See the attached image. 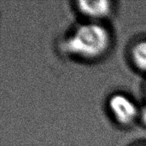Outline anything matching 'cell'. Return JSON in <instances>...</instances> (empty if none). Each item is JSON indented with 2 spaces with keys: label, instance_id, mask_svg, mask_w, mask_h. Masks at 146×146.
<instances>
[{
  "label": "cell",
  "instance_id": "1",
  "mask_svg": "<svg viewBox=\"0 0 146 146\" xmlns=\"http://www.w3.org/2000/svg\"><path fill=\"white\" fill-rule=\"evenodd\" d=\"M111 35L101 22L88 21L78 26L65 40V49L78 57L92 60L109 50Z\"/></svg>",
  "mask_w": 146,
  "mask_h": 146
},
{
  "label": "cell",
  "instance_id": "2",
  "mask_svg": "<svg viewBox=\"0 0 146 146\" xmlns=\"http://www.w3.org/2000/svg\"><path fill=\"white\" fill-rule=\"evenodd\" d=\"M108 107L113 118L121 125L129 126L139 119V109L126 94H113L109 99Z\"/></svg>",
  "mask_w": 146,
  "mask_h": 146
},
{
  "label": "cell",
  "instance_id": "3",
  "mask_svg": "<svg viewBox=\"0 0 146 146\" xmlns=\"http://www.w3.org/2000/svg\"><path fill=\"white\" fill-rule=\"evenodd\" d=\"M78 10L89 21L100 22L101 20L109 16L113 9V3L111 1H79L77 2Z\"/></svg>",
  "mask_w": 146,
  "mask_h": 146
},
{
  "label": "cell",
  "instance_id": "4",
  "mask_svg": "<svg viewBox=\"0 0 146 146\" xmlns=\"http://www.w3.org/2000/svg\"><path fill=\"white\" fill-rule=\"evenodd\" d=\"M131 58L138 69L146 72V39L139 40L133 45Z\"/></svg>",
  "mask_w": 146,
  "mask_h": 146
},
{
  "label": "cell",
  "instance_id": "5",
  "mask_svg": "<svg viewBox=\"0 0 146 146\" xmlns=\"http://www.w3.org/2000/svg\"><path fill=\"white\" fill-rule=\"evenodd\" d=\"M139 120L145 126H146V104L145 106L139 108Z\"/></svg>",
  "mask_w": 146,
  "mask_h": 146
},
{
  "label": "cell",
  "instance_id": "6",
  "mask_svg": "<svg viewBox=\"0 0 146 146\" xmlns=\"http://www.w3.org/2000/svg\"><path fill=\"white\" fill-rule=\"evenodd\" d=\"M140 146H146V145H140Z\"/></svg>",
  "mask_w": 146,
  "mask_h": 146
}]
</instances>
